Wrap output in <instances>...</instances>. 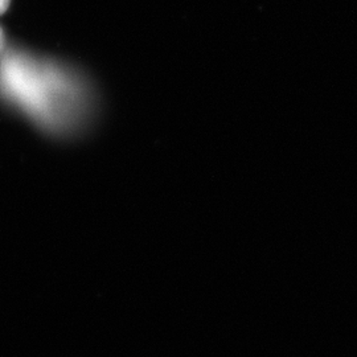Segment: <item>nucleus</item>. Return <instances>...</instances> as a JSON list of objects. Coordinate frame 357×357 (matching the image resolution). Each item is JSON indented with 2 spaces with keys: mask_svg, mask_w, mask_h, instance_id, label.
Instances as JSON below:
<instances>
[{
  "mask_svg": "<svg viewBox=\"0 0 357 357\" xmlns=\"http://www.w3.org/2000/svg\"><path fill=\"white\" fill-rule=\"evenodd\" d=\"M10 6V0H0V15L6 13Z\"/></svg>",
  "mask_w": 357,
  "mask_h": 357,
  "instance_id": "2",
  "label": "nucleus"
},
{
  "mask_svg": "<svg viewBox=\"0 0 357 357\" xmlns=\"http://www.w3.org/2000/svg\"><path fill=\"white\" fill-rule=\"evenodd\" d=\"M0 96L53 132L76 128L89 107L86 86L75 73L24 52L1 54Z\"/></svg>",
  "mask_w": 357,
  "mask_h": 357,
  "instance_id": "1",
  "label": "nucleus"
},
{
  "mask_svg": "<svg viewBox=\"0 0 357 357\" xmlns=\"http://www.w3.org/2000/svg\"><path fill=\"white\" fill-rule=\"evenodd\" d=\"M4 45H6V41H4V33H3V29L0 28V56L3 54V51H4Z\"/></svg>",
  "mask_w": 357,
  "mask_h": 357,
  "instance_id": "3",
  "label": "nucleus"
}]
</instances>
